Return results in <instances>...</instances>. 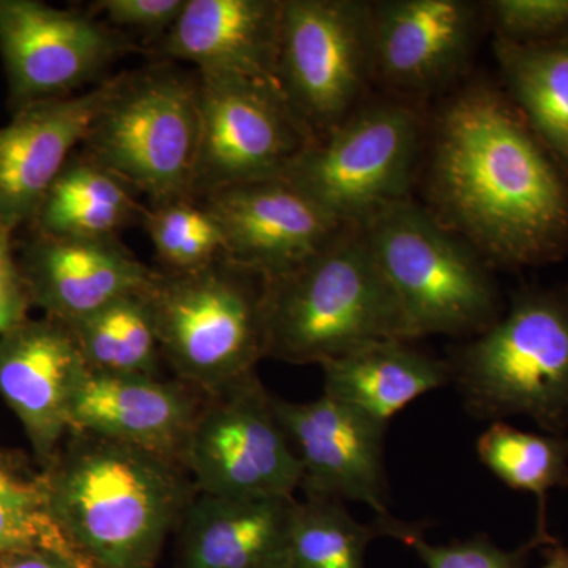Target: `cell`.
<instances>
[{"label": "cell", "instance_id": "6", "mask_svg": "<svg viewBox=\"0 0 568 568\" xmlns=\"http://www.w3.org/2000/svg\"><path fill=\"white\" fill-rule=\"evenodd\" d=\"M467 409L478 418L526 416L549 435L568 428V301L551 293L515 297L450 362Z\"/></svg>", "mask_w": 568, "mask_h": 568}, {"label": "cell", "instance_id": "21", "mask_svg": "<svg viewBox=\"0 0 568 568\" xmlns=\"http://www.w3.org/2000/svg\"><path fill=\"white\" fill-rule=\"evenodd\" d=\"M294 496L197 493L183 515L181 568H291Z\"/></svg>", "mask_w": 568, "mask_h": 568}, {"label": "cell", "instance_id": "31", "mask_svg": "<svg viewBox=\"0 0 568 568\" xmlns=\"http://www.w3.org/2000/svg\"><path fill=\"white\" fill-rule=\"evenodd\" d=\"M487 6L497 39L545 43L568 32V0H495Z\"/></svg>", "mask_w": 568, "mask_h": 568}, {"label": "cell", "instance_id": "35", "mask_svg": "<svg viewBox=\"0 0 568 568\" xmlns=\"http://www.w3.org/2000/svg\"><path fill=\"white\" fill-rule=\"evenodd\" d=\"M545 548V564L541 568H568V548L559 541L547 545Z\"/></svg>", "mask_w": 568, "mask_h": 568}, {"label": "cell", "instance_id": "32", "mask_svg": "<svg viewBox=\"0 0 568 568\" xmlns=\"http://www.w3.org/2000/svg\"><path fill=\"white\" fill-rule=\"evenodd\" d=\"M185 3L186 0H100L95 9L115 28L164 37L181 17Z\"/></svg>", "mask_w": 568, "mask_h": 568}, {"label": "cell", "instance_id": "14", "mask_svg": "<svg viewBox=\"0 0 568 568\" xmlns=\"http://www.w3.org/2000/svg\"><path fill=\"white\" fill-rule=\"evenodd\" d=\"M274 407L301 463L306 499H349L372 507L377 518L392 517L384 469L386 424L327 395L310 403L274 396Z\"/></svg>", "mask_w": 568, "mask_h": 568}, {"label": "cell", "instance_id": "23", "mask_svg": "<svg viewBox=\"0 0 568 568\" xmlns=\"http://www.w3.org/2000/svg\"><path fill=\"white\" fill-rule=\"evenodd\" d=\"M144 212L118 175L88 155L71 156L32 224L58 237H112Z\"/></svg>", "mask_w": 568, "mask_h": 568}, {"label": "cell", "instance_id": "17", "mask_svg": "<svg viewBox=\"0 0 568 568\" xmlns=\"http://www.w3.org/2000/svg\"><path fill=\"white\" fill-rule=\"evenodd\" d=\"M18 261L31 304L63 325L141 293L155 272L142 264L118 235L58 237L36 233Z\"/></svg>", "mask_w": 568, "mask_h": 568}, {"label": "cell", "instance_id": "34", "mask_svg": "<svg viewBox=\"0 0 568 568\" xmlns=\"http://www.w3.org/2000/svg\"><path fill=\"white\" fill-rule=\"evenodd\" d=\"M0 568H85L77 559L52 549L37 548L0 559Z\"/></svg>", "mask_w": 568, "mask_h": 568}, {"label": "cell", "instance_id": "3", "mask_svg": "<svg viewBox=\"0 0 568 568\" xmlns=\"http://www.w3.org/2000/svg\"><path fill=\"white\" fill-rule=\"evenodd\" d=\"M265 334L267 357L297 365L405 339L398 302L358 224H346L304 264L265 283Z\"/></svg>", "mask_w": 568, "mask_h": 568}, {"label": "cell", "instance_id": "15", "mask_svg": "<svg viewBox=\"0 0 568 568\" xmlns=\"http://www.w3.org/2000/svg\"><path fill=\"white\" fill-rule=\"evenodd\" d=\"M373 77L396 91L443 88L466 65L478 9L465 0L372 3Z\"/></svg>", "mask_w": 568, "mask_h": 568}, {"label": "cell", "instance_id": "9", "mask_svg": "<svg viewBox=\"0 0 568 568\" xmlns=\"http://www.w3.org/2000/svg\"><path fill=\"white\" fill-rule=\"evenodd\" d=\"M373 78L372 3L283 0L276 82L313 140L357 110Z\"/></svg>", "mask_w": 568, "mask_h": 568}, {"label": "cell", "instance_id": "29", "mask_svg": "<svg viewBox=\"0 0 568 568\" xmlns=\"http://www.w3.org/2000/svg\"><path fill=\"white\" fill-rule=\"evenodd\" d=\"M37 548L62 552L82 564L52 521L41 478L22 477L0 462V559Z\"/></svg>", "mask_w": 568, "mask_h": 568}, {"label": "cell", "instance_id": "12", "mask_svg": "<svg viewBox=\"0 0 568 568\" xmlns=\"http://www.w3.org/2000/svg\"><path fill=\"white\" fill-rule=\"evenodd\" d=\"M130 47L129 40L89 14L39 0H0V58L13 112L69 97Z\"/></svg>", "mask_w": 568, "mask_h": 568}, {"label": "cell", "instance_id": "22", "mask_svg": "<svg viewBox=\"0 0 568 568\" xmlns=\"http://www.w3.org/2000/svg\"><path fill=\"white\" fill-rule=\"evenodd\" d=\"M324 395L381 424L422 395L450 381L447 362L420 353L405 339H379L325 362Z\"/></svg>", "mask_w": 568, "mask_h": 568}, {"label": "cell", "instance_id": "4", "mask_svg": "<svg viewBox=\"0 0 568 568\" xmlns=\"http://www.w3.org/2000/svg\"><path fill=\"white\" fill-rule=\"evenodd\" d=\"M358 226L398 302L406 342L476 336L499 320L487 265L435 212L405 197Z\"/></svg>", "mask_w": 568, "mask_h": 568}, {"label": "cell", "instance_id": "2", "mask_svg": "<svg viewBox=\"0 0 568 568\" xmlns=\"http://www.w3.org/2000/svg\"><path fill=\"white\" fill-rule=\"evenodd\" d=\"M69 435L40 476L52 521L88 568H156L197 495L189 473L142 448Z\"/></svg>", "mask_w": 568, "mask_h": 568}, {"label": "cell", "instance_id": "18", "mask_svg": "<svg viewBox=\"0 0 568 568\" xmlns=\"http://www.w3.org/2000/svg\"><path fill=\"white\" fill-rule=\"evenodd\" d=\"M85 369L69 328L50 317H28L0 336V396L43 465L70 433L71 398Z\"/></svg>", "mask_w": 568, "mask_h": 568}, {"label": "cell", "instance_id": "8", "mask_svg": "<svg viewBox=\"0 0 568 568\" xmlns=\"http://www.w3.org/2000/svg\"><path fill=\"white\" fill-rule=\"evenodd\" d=\"M420 144L416 111L373 103L312 142L282 178L339 223L358 224L407 197Z\"/></svg>", "mask_w": 568, "mask_h": 568}, {"label": "cell", "instance_id": "25", "mask_svg": "<svg viewBox=\"0 0 568 568\" xmlns=\"http://www.w3.org/2000/svg\"><path fill=\"white\" fill-rule=\"evenodd\" d=\"M145 290L65 325L89 372L160 376L163 355Z\"/></svg>", "mask_w": 568, "mask_h": 568}, {"label": "cell", "instance_id": "26", "mask_svg": "<svg viewBox=\"0 0 568 568\" xmlns=\"http://www.w3.org/2000/svg\"><path fill=\"white\" fill-rule=\"evenodd\" d=\"M484 466L508 488L530 493L538 500L534 536L555 544L548 532L547 504L552 488L568 487V439L564 435L526 433L504 422H495L477 440Z\"/></svg>", "mask_w": 568, "mask_h": 568}, {"label": "cell", "instance_id": "28", "mask_svg": "<svg viewBox=\"0 0 568 568\" xmlns=\"http://www.w3.org/2000/svg\"><path fill=\"white\" fill-rule=\"evenodd\" d=\"M142 222L166 271H194L223 256L222 230L200 201L152 205Z\"/></svg>", "mask_w": 568, "mask_h": 568}, {"label": "cell", "instance_id": "1", "mask_svg": "<svg viewBox=\"0 0 568 568\" xmlns=\"http://www.w3.org/2000/svg\"><path fill=\"white\" fill-rule=\"evenodd\" d=\"M428 185L437 219L499 263H538L567 242L566 183L487 84L466 85L437 114Z\"/></svg>", "mask_w": 568, "mask_h": 568}, {"label": "cell", "instance_id": "20", "mask_svg": "<svg viewBox=\"0 0 568 568\" xmlns=\"http://www.w3.org/2000/svg\"><path fill=\"white\" fill-rule=\"evenodd\" d=\"M283 0H186L162 54L196 74L276 82Z\"/></svg>", "mask_w": 568, "mask_h": 568}, {"label": "cell", "instance_id": "16", "mask_svg": "<svg viewBox=\"0 0 568 568\" xmlns=\"http://www.w3.org/2000/svg\"><path fill=\"white\" fill-rule=\"evenodd\" d=\"M110 81L80 95L44 100L13 112L0 129V230L33 223L44 197L84 142Z\"/></svg>", "mask_w": 568, "mask_h": 568}, {"label": "cell", "instance_id": "10", "mask_svg": "<svg viewBox=\"0 0 568 568\" xmlns=\"http://www.w3.org/2000/svg\"><path fill=\"white\" fill-rule=\"evenodd\" d=\"M181 465L201 495L293 496L301 488V463L256 372L204 395Z\"/></svg>", "mask_w": 568, "mask_h": 568}, {"label": "cell", "instance_id": "30", "mask_svg": "<svg viewBox=\"0 0 568 568\" xmlns=\"http://www.w3.org/2000/svg\"><path fill=\"white\" fill-rule=\"evenodd\" d=\"M396 538L420 556L425 568H525L529 551L547 547L536 536L515 551H504L487 537H474L450 545H429L418 526L406 523Z\"/></svg>", "mask_w": 568, "mask_h": 568}, {"label": "cell", "instance_id": "27", "mask_svg": "<svg viewBox=\"0 0 568 568\" xmlns=\"http://www.w3.org/2000/svg\"><path fill=\"white\" fill-rule=\"evenodd\" d=\"M398 519L364 525L338 500L297 503L291 526V568H365V552L377 536H394Z\"/></svg>", "mask_w": 568, "mask_h": 568}, {"label": "cell", "instance_id": "19", "mask_svg": "<svg viewBox=\"0 0 568 568\" xmlns=\"http://www.w3.org/2000/svg\"><path fill=\"white\" fill-rule=\"evenodd\" d=\"M201 395L179 379L85 369L71 398L70 432L142 448L181 465L203 405Z\"/></svg>", "mask_w": 568, "mask_h": 568}, {"label": "cell", "instance_id": "33", "mask_svg": "<svg viewBox=\"0 0 568 568\" xmlns=\"http://www.w3.org/2000/svg\"><path fill=\"white\" fill-rule=\"evenodd\" d=\"M31 305L20 261L14 254L13 234L0 230V336L28 320Z\"/></svg>", "mask_w": 568, "mask_h": 568}, {"label": "cell", "instance_id": "7", "mask_svg": "<svg viewBox=\"0 0 568 568\" xmlns=\"http://www.w3.org/2000/svg\"><path fill=\"white\" fill-rule=\"evenodd\" d=\"M200 142L196 77L156 65L110 80L85 155L152 205L192 200Z\"/></svg>", "mask_w": 568, "mask_h": 568}, {"label": "cell", "instance_id": "24", "mask_svg": "<svg viewBox=\"0 0 568 568\" xmlns=\"http://www.w3.org/2000/svg\"><path fill=\"white\" fill-rule=\"evenodd\" d=\"M495 51L526 118L568 164V39L547 43L496 39Z\"/></svg>", "mask_w": 568, "mask_h": 568}, {"label": "cell", "instance_id": "11", "mask_svg": "<svg viewBox=\"0 0 568 568\" xmlns=\"http://www.w3.org/2000/svg\"><path fill=\"white\" fill-rule=\"evenodd\" d=\"M200 142L192 200L282 178L313 140L274 82L196 74Z\"/></svg>", "mask_w": 568, "mask_h": 568}, {"label": "cell", "instance_id": "13", "mask_svg": "<svg viewBox=\"0 0 568 568\" xmlns=\"http://www.w3.org/2000/svg\"><path fill=\"white\" fill-rule=\"evenodd\" d=\"M223 235V257L265 282L290 274L346 224L283 178L226 186L200 197Z\"/></svg>", "mask_w": 568, "mask_h": 568}, {"label": "cell", "instance_id": "5", "mask_svg": "<svg viewBox=\"0 0 568 568\" xmlns=\"http://www.w3.org/2000/svg\"><path fill=\"white\" fill-rule=\"evenodd\" d=\"M265 280L224 257L153 272L145 295L164 361L181 383L212 395L267 357Z\"/></svg>", "mask_w": 568, "mask_h": 568}]
</instances>
